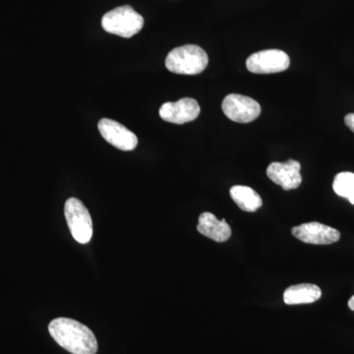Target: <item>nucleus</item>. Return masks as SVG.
I'll use <instances>...</instances> for the list:
<instances>
[{
    "label": "nucleus",
    "instance_id": "obj_1",
    "mask_svg": "<svg viewBox=\"0 0 354 354\" xmlns=\"http://www.w3.org/2000/svg\"><path fill=\"white\" fill-rule=\"evenodd\" d=\"M48 330L53 339L72 354H95L97 342L94 333L83 324L69 318L51 321Z\"/></svg>",
    "mask_w": 354,
    "mask_h": 354
},
{
    "label": "nucleus",
    "instance_id": "obj_2",
    "mask_svg": "<svg viewBox=\"0 0 354 354\" xmlns=\"http://www.w3.org/2000/svg\"><path fill=\"white\" fill-rule=\"evenodd\" d=\"M209 57L205 50L195 44L174 48L165 59V66L172 73L197 75L207 68Z\"/></svg>",
    "mask_w": 354,
    "mask_h": 354
},
{
    "label": "nucleus",
    "instance_id": "obj_3",
    "mask_svg": "<svg viewBox=\"0 0 354 354\" xmlns=\"http://www.w3.org/2000/svg\"><path fill=\"white\" fill-rule=\"evenodd\" d=\"M144 26V18L129 6H123L104 14L102 27L109 34L122 38H131L138 34Z\"/></svg>",
    "mask_w": 354,
    "mask_h": 354
},
{
    "label": "nucleus",
    "instance_id": "obj_4",
    "mask_svg": "<svg viewBox=\"0 0 354 354\" xmlns=\"http://www.w3.org/2000/svg\"><path fill=\"white\" fill-rule=\"evenodd\" d=\"M64 215L72 236L81 244H87L93 236V221L85 205L77 198L65 203Z\"/></svg>",
    "mask_w": 354,
    "mask_h": 354
},
{
    "label": "nucleus",
    "instance_id": "obj_5",
    "mask_svg": "<svg viewBox=\"0 0 354 354\" xmlns=\"http://www.w3.org/2000/svg\"><path fill=\"white\" fill-rule=\"evenodd\" d=\"M290 64L288 55L279 50L258 51L246 60L247 69L255 74L279 73L288 69Z\"/></svg>",
    "mask_w": 354,
    "mask_h": 354
},
{
    "label": "nucleus",
    "instance_id": "obj_6",
    "mask_svg": "<svg viewBox=\"0 0 354 354\" xmlns=\"http://www.w3.org/2000/svg\"><path fill=\"white\" fill-rule=\"evenodd\" d=\"M223 113L230 120L237 123H249L255 120L261 113V106L252 97L230 94L221 104Z\"/></svg>",
    "mask_w": 354,
    "mask_h": 354
},
{
    "label": "nucleus",
    "instance_id": "obj_7",
    "mask_svg": "<svg viewBox=\"0 0 354 354\" xmlns=\"http://www.w3.org/2000/svg\"><path fill=\"white\" fill-rule=\"evenodd\" d=\"M292 234L300 241L316 245H328L339 241L341 239L339 230L317 221L293 227Z\"/></svg>",
    "mask_w": 354,
    "mask_h": 354
},
{
    "label": "nucleus",
    "instance_id": "obj_8",
    "mask_svg": "<svg viewBox=\"0 0 354 354\" xmlns=\"http://www.w3.org/2000/svg\"><path fill=\"white\" fill-rule=\"evenodd\" d=\"M97 127L102 138L121 151H132L138 145L136 135L118 121L102 118Z\"/></svg>",
    "mask_w": 354,
    "mask_h": 354
},
{
    "label": "nucleus",
    "instance_id": "obj_9",
    "mask_svg": "<svg viewBox=\"0 0 354 354\" xmlns=\"http://www.w3.org/2000/svg\"><path fill=\"white\" fill-rule=\"evenodd\" d=\"M160 118L174 124H184L196 120L200 114V106L196 100L184 97L176 102H165L160 106Z\"/></svg>",
    "mask_w": 354,
    "mask_h": 354
},
{
    "label": "nucleus",
    "instance_id": "obj_10",
    "mask_svg": "<svg viewBox=\"0 0 354 354\" xmlns=\"http://www.w3.org/2000/svg\"><path fill=\"white\" fill-rule=\"evenodd\" d=\"M300 169L301 165L295 160H288L285 162H272L268 167L267 176L272 183L281 186L283 189H297L302 183Z\"/></svg>",
    "mask_w": 354,
    "mask_h": 354
},
{
    "label": "nucleus",
    "instance_id": "obj_11",
    "mask_svg": "<svg viewBox=\"0 0 354 354\" xmlns=\"http://www.w3.org/2000/svg\"><path fill=\"white\" fill-rule=\"evenodd\" d=\"M198 232L209 239L216 242H225L230 239L232 228L225 218L220 221L209 212L202 213L197 225Z\"/></svg>",
    "mask_w": 354,
    "mask_h": 354
},
{
    "label": "nucleus",
    "instance_id": "obj_12",
    "mask_svg": "<svg viewBox=\"0 0 354 354\" xmlns=\"http://www.w3.org/2000/svg\"><path fill=\"white\" fill-rule=\"evenodd\" d=\"M322 291L319 286L311 283H301L290 286L283 293V301L286 304H309L320 299Z\"/></svg>",
    "mask_w": 354,
    "mask_h": 354
},
{
    "label": "nucleus",
    "instance_id": "obj_13",
    "mask_svg": "<svg viewBox=\"0 0 354 354\" xmlns=\"http://www.w3.org/2000/svg\"><path fill=\"white\" fill-rule=\"evenodd\" d=\"M230 193V197L242 211L253 213L262 207L263 202L260 195L248 186H232Z\"/></svg>",
    "mask_w": 354,
    "mask_h": 354
},
{
    "label": "nucleus",
    "instance_id": "obj_14",
    "mask_svg": "<svg viewBox=\"0 0 354 354\" xmlns=\"http://www.w3.org/2000/svg\"><path fill=\"white\" fill-rule=\"evenodd\" d=\"M333 189L339 196L346 198L354 205V174L341 172L337 174L333 183Z\"/></svg>",
    "mask_w": 354,
    "mask_h": 354
},
{
    "label": "nucleus",
    "instance_id": "obj_15",
    "mask_svg": "<svg viewBox=\"0 0 354 354\" xmlns=\"http://www.w3.org/2000/svg\"><path fill=\"white\" fill-rule=\"evenodd\" d=\"M344 123L354 133V113L346 114L344 118Z\"/></svg>",
    "mask_w": 354,
    "mask_h": 354
},
{
    "label": "nucleus",
    "instance_id": "obj_16",
    "mask_svg": "<svg viewBox=\"0 0 354 354\" xmlns=\"http://www.w3.org/2000/svg\"><path fill=\"white\" fill-rule=\"evenodd\" d=\"M348 307L349 309L353 310V311H354V295L353 297L351 298V299H349Z\"/></svg>",
    "mask_w": 354,
    "mask_h": 354
}]
</instances>
